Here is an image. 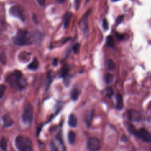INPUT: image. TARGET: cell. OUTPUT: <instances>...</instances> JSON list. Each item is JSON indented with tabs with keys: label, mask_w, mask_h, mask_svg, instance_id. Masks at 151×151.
<instances>
[{
	"label": "cell",
	"mask_w": 151,
	"mask_h": 151,
	"mask_svg": "<svg viewBox=\"0 0 151 151\" xmlns=\"http://www.w3.org/2000/svg\"><path fill=\"white\" fill-rule=\"evenodd\" d=\"M6 81L14 89L22 90L26 87V80L19 70H15L6 78Z\"/></svg>",
	"instance_id": "6da1fadb"
},
{
	"label": "cell",
	"mask_w": 151,
	"mask_h": 151,
	"mask_svg": "<svg viewBox=\"0 0 151 151\" xmlns=\"http://www.w3.org/2000/svg\"><path fill=\"white\" fill-rule=\"evenodd\" d=\"M32 37L29 35V33L26 30H19L16 35L13 38V42L14 44L19 46L28 45L32 43Z\"/></svg>",
	"instance_id": "7a4b0ae2"
},
{
	"label": "cell",
	"mask_w": 151,
	"mask_h": 151,
	"mask_svg": "<svg viewBox=\"0 0 151 151\" xmlns=\"http://www.w3.org/2000/svg\"><path fill=\"white\" fill-rule=\"evenodd\" d=\"M15 143L17 148L21 151L32 150V143L28 137L19 135L16 137Z\"/></svg>",
	"instance_id": "3957f363"
},
{
	"label": "cell",
	"mask_w": 151,
	"mask_h": 151,
	"mask_svg": "<svg viewBox=\"0 0 151 151\" xmlns=\"http://www.w3.org/2000/svg\"><path fill=\"white\" fill-rule=\"evenodd\" d=\"M33 119V107L30 103L25 104L22 115V120L26 124H30Z\"/></svg>",
	"instance_id": "277c9868"
},
{
	"label": "cell",
	"mask_w": 151,
	"mask_h": 151,
	"mask_svg": "<svg viewBox=\"0 0 151 151\" xmlns=\"http://www.w3.org/2000/svg\"><path fill=\"white\" fill-rule=\"evenodd\" d=\"M100 140L94 137H91L89 138L87 140V148L91 151H96L100 148Z\"/></svg>",
	"instance_id": "5b68a950"
},
{
	"label": "cell",
	"mask_w": 151,
	"mask_h": 151,
	"mask_svg": "<svg viewBox=\"0 0 151 151\" xmlns=\"http://www.w3.org/2000/svg\"><path fill=\"white\" fill-rule=\"evenodd\" d=\"M138 138H140L146 142H151V133L146 129L142 128L138 130Z\"/></svg>",
	"instance_id": "8992f818"
},
{
	"label": "cell",
	"mask_w": 151,
	"mask_h": 151,
	"mask_svg": "<svg viewBox=\"0 0 151 151\" xmlns=\"http://www.w3.org/2000/svg\"><path fill=\"white\" fill-rule=\"evenodd\" d=\"M90 13V10H88L87 11V12L84 14V15L82 19H81L80 22V26L81 28L83 29L84 34L86 36H88V27L87 24V18Z\"/></svg>",
	"instance_id": "52a82bcc"
},
{
	"label": "cell",
	"mask_w": 151,
	"mask_h": 151,
	"mask_svg": "<svg viewBox=\"0 0 151 151\" xmlns=\"http://www.w3.org/2000/svg\"><path fill=\"white\" fill-rule=\"evenodd\" d=\"M9 12L11 15L19 18L22 21L25 20V18L18 6H12L9 9Z\"/></svg>",
	"instance_id": "ba28073f"
},
{
	"label": "cell",
	"mask_w": 151,
	"mask_h": 151,
	"mask_svg": "<svg viewBox=\"0 0 151 151\" xmlns=\"http://www.w3.org/2000/svg\"><path fill=\"white\" fill-rule=\"evenodd\" d=\"M128 116L131 121L138 122L142 120V115L137 111L132 110L128 111Z\"/></svg>",
	"instance_id": "9c48e42d"
},
{
	"label": "cell",
	"mask_w": 151,
	"mask_h": 151,
	"mask_svg": "<svg viewBox=\"0 0 151 151\" xmlns=\"http://www.w3.org/2000/svg\"><path fill=\"white\" fill-rule=\"evenodd\" d=\"M2 120L4 123V127H8L13 124V121L9 114H5L2 116Z\"/></svg>",
	"instance_id": "30bf717a"
},
{
	"label": "cell",
	"mask_w": 151,
	"mask_h": 151,
	"mask_svg": "<svg viewBox=\"0 0 151 151\" xmlns=\"http://www.w3.org/2000/svg\"><path fill=\"white\" fill-rule=\"evenodd\" d=\"M93 116H94V111L93 110H88L86 113V115L85 117V122L87 124V126L88 127L91 125V123L93 118Z\"/></svg>",
	"instance_id": "8fae6325"
},
{
	"label": "cell",
	"mask_w": 151,
	"mask_h": 151,
	"mask_svg": "<svg viewBox=\"0 0 151 151\" xmlns=\"http://www.w3.org/2000/svg\"><path fill=\"white\" fill-rule=\"evenodd\" d=\"M68 124L70 126L73 127H74L77 125V118L74 114L71 113L70 114L68 117Z\"/></svg>",
	"instance_id": "7c38bea8"
},
{
	"label": "cell",
	"mask_w": 151,
	"mask_h": 151,
	"mask_svg": "<svg viewBox=\"0 0 151 151\" xmlns=\"http://www.w3.org/2000/svg\"><path fill=\"white\" fill-rule=\"evenodd\" d=\"M72 16H73V14L71 12H67L65 14L64 17V19H63V24L65 28H67L68 27L69 23Z\"/></svg>",
	"instance_id": "4fadbf2b"
},
{
	"label": "cell",
	"mask_w": 151,
	"mask_h": 151,
	"mask_svg": "<svg viewBox=\"0 0 151 151\" xmlns=\"http://www.w3.org/2000/svg\"><path fill=\"white\" fill-rule=\"evenodd\" d=\"M126 127H127V129L128 130V131L130 132V133H131L132 134L134 135V136L137 137V135H138V130H137L134 126L131 124V123H126Z\"/></svg>",
	"instance_id": "5bb4252c"
},
{
	"label": "cell",
	"mask_w": 151,
	"mask_h": 151,
	"mask_svg": "<svg viewBox=\"0 0 151 151\" xmlns=\"http://www.w3.org/2000/svg\"><path fill=\"white\" fill-rule=\"evenodd\" d=\"M123 107V97L120 94H117L116 96V108L117 109H122Z\"/></svg>",
	"instance_id": "9a60e30c"
},
{
	"label": "cell",
	"mask_w": 151,
	"mask_h": 151,
	"mask_svg": "<svg viewBox=\"0 0 151 151\" xmlns=\"http://www.w3.org/2000/svg\"><path fill=\"white\" fill-rule=\"evenodd\" d=\"M38 67H39V62L36 58H34L32 61L28 65V68L29 70H33V71L36 70L38 68Z\"/></svg>",
	"instance_id": "2e32d148"
},
{
	"label": "cell",
	"mask_w": 151,
	"mask_h": 151,
	"mask_svg": "<svg viewBox=\"0 0 151 151\" xmlns=\"http://www.w3.org/2000/svg\"><path fill=\"white\" fill-rule=\"evenodd\" d=\"M70 96H71V98L74 101H76L78 98V96H79V91L76 88H73L71 91V93H70Z\"/></svg>",
	"instance_id": "e0dca14e"
},
{
	"label": "cell",
	"mask_w": 151,
	"mask_h": 151,
	"mask_svg": "<svg viewBox=\"0 0 151 151\" xmlns=\"http://www.w3.org/2000/svg\"><path fill=\"white\" fill-rule=\"evenodd\" d=\"M76 133L73 131H70L68 133V140L70 144H73L76 140Z\"/></svg>",
	"instance_id": "ac0fdd59"
},
{
	"label": "cell",
	"mask_w": 151,
	"mask_h": 151,
	"mask_svg": "<svg viewBox=\"0 0 151 151\" xmlns=\"http://www.w3.org/2000/svg\"><path fill=\"white\" fill-rule=\"evenodd\" d=\"M107 69L110 71H113L116 68V64L114 62L111 60L109 59L107 61Z\"/></svg>",
	"instance_id": "d6986e66"
},
{
	"label": "cell",
	"mask_w": 151,
	"mask_h": 151,
	"mask_svg": "<svg viewBox=\"0 0 151 151\" xmlns=\"http://www.w3.org/2000/svg\"><path fill=\"white\" fill-rule=\"evenodd\" d=\"M0 147L2 150H5L7 148V141L5 137H2L0 141Z\"/></svg>",
	"instance_id": "ffe728a7"
},
{
	"label": "cell",
	"mask_w": 151,
	"mask_h": 151,
	"mask_svg": "<svg viewBox=\"0 0 151 151\" xmlns=\"http://www.w3.org/2000/svg\"><path fill=\"white\" fill-rule=\"evenodd\" d=\"M104 81L105 83L107 84H109L110 83H111L113 81V76L111 74H106L105 76H104Z\"/></svg>",
	"instance_id": "44dd1931"
},
{
	"label": "cell",
	"mask_w": 151,
	"mask_h": 151,
	"mask_svg": "<svg viewBox=\"0 0 151 151\" xmlns=\"http://www.w3.org/2000/svg\"><path fill=\"white\" fill-rule=\"evenodd\" d=\"M106 43L110 47H113L114 45V39L111 35H109L106 39Z\"/></svg>",
	"instance_id": "7402d4cb"
},
{
	"label": "cell",
	"mask_w": 151,
	"mask_h": 151,
	"mask_svg": "<svg viewBox=\"0 0 151 151\" xmlns=\"http://www.w3.org/2000/svg\"><path fill=\"white\" fill-rule=\"evenodd\" d=\"M19 57H24V58H25L24 59V61H26V62L27 61H28L30 58V54L28 53V52H21L20 54L19 55ZM24 58H21L20 60H22L23 61L24 60Z\"/></svg>",
	"instance_id": "603a6c76"
},
{
	"label": "cell",
	"mask_w": 151,
	"mask_h": 151,
	"mask_svg": "<svg viewBox=\"0 0 151 151\" xmlns=\"http://www.w3.org/2000/svg\"><path fill=\"white\" fill-rule=\"evenodd\" d=\"M68 68L66 67H64L61 71V76H60L63 78H65L68 76Z\"/></svg>",
	"instance_id": "cb8c5ba5"
},
{
	"label": "cell",
	"mask_w": 151,
	"mask_h": 151,
	"mask_svg": "<svg viewBox=\"0 0 151 151\" xmlns=\"http://www.w3.org/2000/svg\"><path fill=\"white\" fill-rule=\"evenodd\" d=\"M0 61L2 64H5L6 62V56L5 52H1L0 55Z\"/></svg>",
	"instance_id": "d4e9b609"
},
{
	"label": "cell",
	"mask_w": 151,
	"mask_h": 151,
	"mask_svg": "<svg viewBox=\"0 0 151 151\" xmlns=\"http://www.w3.org/2000/svg\"><path fill=\"white\" fill-rule=\"evenodd\" d=\"M5 90L6 86L4 84H0V99L3 97Z\"/></svg>",
	"instance_id": "484cf974"
},
{
	"label": "cell",
	"mask_w": 151,
	"mask_h": 151,
	"mask_svg": "<svg viewBox=\"0 0 151 151\" xmlns=\"http://www.w3.org/2000/svg\"><path fill=\"white\" fill-rule=\"evenodd\" d=\"M80 44L77 43V44H76L73 47V51H74V52L75 54H77V53L78 52L79 50H80Z\"/></svg>",
	"instance_id": "4316f807"
},
{
	"label": "cell",
	"mask_w": 151,
	"mask_h": 151,
	"mask_svg": "<svg viewBox=\"0 0 151 151\" xmlns=\"http://www.w3.org/2000/svg\"><path fill=\"white\" fill-rule=\"evenodd\" d=\"M106 96H107V97H111V96L113 95V90L111 88H107V89H106Z\"/></svg>",
	"instance_id": "83f0119b"
},
{
	"label": "cell",
	"mask_w": 151,
	"mask_h": 151,
	"mask_svg": "<svg viewBox=\"0 0 151 151\" xmlns=\"http://www.w3.org/2000/svg\"><path fill=\"white\" fill-rule=\"evenodd\" d=\"M103 27L105 30H107L109 28V25H108V22L106 19H104L103 21Z\"/></svg>",
	"instance_id": "f1b7e54d"
},
{
	"label": "cell",
	"mask_w": 151,
	"mask_h": 151,
	"mask_svg": "<svg viewBox=\"0 0 151 151\" xmlns=\"http://www.w3.org/2000/svg\"><path fill=\"white\" fill-rule=\"evenodd\" d=\"M116 37L117 38V39L120 40V41L123 40L124 39V35L123 34H119V33H117V32L116 33Z\"/></svg>",
	"instance_id": "f546056e"
},
{
	"label": "cell",
	"mask_w": 151,
	"mask_h": 151,
	"mask_svg": "<svg viewBox=\"0 0 151 151\" xmlns=\"http://www.w3.org/2000/svg\"><path fill=\"white\" fill-rule=\"evenodd\" d=\"M123 15H120V16H119L117 19H116V22L117 24H119L120 23L122 22V20H123Z\"/></svg>",
	"instance_id": "4dcf8cb0"
},
{
	"label": "cell",
	"mask_w": 151,
	"mask_h": 151,
	"mask_svg": "<svg viewBox=\"0 0 151 151\" xmlns=\"http://www.w3.org/2000/svg\"><path fill=\"white\" fill-rule=\"evenodd\" d=\"M75 3H74V5H75V7H76V9H78V8H79V5H80V0H75L74 1Z\"/></svg>",
	"instance_id": "1f68e13d"
},
{
	"label": "cell",
	"mask_w": 151,
	"mask_h": 151,
	"mask_svg": "<svg viewBox=\"0 0 151 151\" xmlns=\"http://www.w3.org/2000/svg\"><path fill=\"white\" fill-rule=\"evenodd\" d=\"M37 1L39 4V5L41 6H44L45 3V0H37Z\"/></svg>",
	"instance_id": "d6a6232c"
},
{
	"label": "cell",
	"mask_w": 151,
	"mask_h": 151,
	"mask_svg": "<svg viewBox=\"0 0 151 151\" xmlns=\"http://www.w3.org/2000/svg\"><path fill=\"white\" fill-rule=\"evenodd\" d=\"M33 20H34V22H35V23H37V22H38V20H37V16H36V15H35V14L33 15Z\"/></svg>",
	"instance_id": "836d02e7"
},
{
	"label": "cell",
	"mask_w": 151,
	"mask_h": 151,
	"mask_svg": "<svg viewBox=\"0 0 151 151\" xmlns=\"http://www.w3.org/2000/svg\"><path fill=\"white\" fill-rule=\"evenodd\" d=\"M56 1L58 4H63L65 2V0H56Z\"/></svg>",
	"instance_id": "e575fe53"
},
{
	"label": "cell",
	"mask_w": 151,
	"mask_h": 151,
	"mask_svg": "<svg viewBox=\"0 0 151 151\" xmlns=\"http://www.w3.org/2000/svg\"><path fill=\"white\" fill-rule=\"evenodd\" d=\"M57 59H55L54 60V62H53V64H54V65H57Z\"/></svg>",
	"instance_id": "d590c367"
},
{
	"label": "cell",
	"mask_w": 151,
	"mask_h": 151,
	"mask_svg": "<svg viewBox=\"0 0 151 151\" xmlns=\"http://www.w3.org/2000/svg\"><path fill=\"white\" fill-rule=\"evenodd\" d=\"M89 1H90V0H86V2H88Z\"/></svg>",
	"instance_id": "8d00e7d4"
},
{
	"label": "cell",
	"mask_w": 151,
	"mask_h": 151,
	"mask_svg": "<svg viewBox=\"0 0 151 151\" xmlns=\"http://www.w3.org/2000/svg\"><path fill=\"white\" fill-rule=\"evenodd\" d=\"M113 1H114V2H115V1H119V0H112Z\"/></svg>",
	"instance_id": "74e56055"
}]
</instances>
